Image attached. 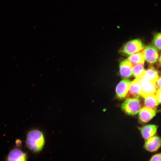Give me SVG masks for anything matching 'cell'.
I'll use <instances>...</instances> for the list:
<instances>
[{"label":"cell","mask_w":161,"mask_h":161,"mask_svg":"<svg viewBox=\"0 0 161 161\" xmlns=\"http://www.w3.org/2000/svg\"><path fill=\"white\" fill-rule=\"evenodd\" d=\"M45 140L42 133L38 130L30 131L27 134L26 144L28 148L35 152L41 151L44 145Z\"/></svg>","instance_id":"cell-1"},{"label":"cell","mask_w":161,"mask_h":161,"mask_svg":"<svg viewBox=\"0 0 161 161\" xmlns=\"http://www.w3.org/2000/svg\"><path fill=\"white\" fill-rule=\"evenodd\" d=\"M141 107L140 99L139 97L128 98L121 105L122 109L126 114L131 115L137 114Z\"/></svg>","instance_id":"cell-2"},{"label":"cell","mask_w":161,"mask_h":161,"mask_svg":"<svg viewBox=\"0 0 161 161\" xmlns=\"http://www.w3.org/2000/svg\"><path fill=\"white\" fill-rule=\"evenodd\" d=\"M141 41L139 39H135L126 43L121 49L122 52L126 55H130L139 52L143 49Z\"/></svg>","instance_id":"cell-3"},{"label":"cell","mask_w":161,"mask_h":161,"mask_svg":"<svg viewBox=\"0 0 161 161\" xmlns=\"http://www.w3.org/2000/svg\"><path fill=\"white\" fill-rule=\"evenodd\" d=\"M142 89L140 95L144 98L152 94H156L157 88L155 82L148 81L143 76L140 78Z\"/></svg>","instance_id":"cell-4"},{"label":"cell","mask_w":161,"mask_h":161,"mask_svg":"<svg viewBox=\"0 0 161 161\" xmlns=\"http://www.w3.org/2000/svg\"><path fill=\"white\" fill-rule=\"evenodd\" d=\"M143 52L145 60L150 63H154L159 59L158 52L157 48L152 45L145 46Z\"/></svg>","instance_id":"cell-5"},{"label":"cell","mask_w":161,"mask_h":161,"mask_svg":"<svg viewBox=\"0 0 161 161\" xmlns=\"http://www.w3.org/2000/svg\"><path fill=\"white\" fill-rule=\"evenodd\" d=\"M131 81L127 79H124L121 80L117 85L116 92L117 96L120 99L126 97L129 89Z\"/></svg>","instance_id":"cell-6"},{"label":"cell","mask_w":161,"mask_h":161,"mask_svg":"<svg viewBox=\"0 0 161 161\" xmlns=\"http://www.w3.org/2000/svg\"><path fill=\"white\" fill-rule=\"evenodd\" d=\"M142 86L140 78H136L132 82L126 97L127 98L139 97L141 95Z\"/></svg>","instance_id":"cell-7"},{"label":"cell","mask_w":161,"mask_h":161,"mask_svg":"<svg viewBox=\"0 0 161 161\" xmlns=\"http://www.w3.org/2000/svg\"><path fill=\"white\" fill-rule=\"evenodd\" d=\"M119 67L120 74L122 77L129 78L133 75L132 64L127 59L121 61Z\"/></svg>","instance_id":"cell-8"},{"label":"cell","mask_w":161,"mask_h":161,"mask_svg":"<svg viewBox=\"0 0 161 161\" xmlns=\"http://www.w3.org/2000/svg\"><path fill=\"white\" fill-rule=\"evenodd\" d=\"M161 146V139L155 136L146 140L144 144L145 148L148 151L154 152L157 151Z\"/></svg>","instance_id":"cell-9"},{"label":"cell","mask_w":161,"mask_h":161,"mask_svg":"<svg viewBox=\"0 0 161 161\" xmlns=\"http://www.w3.org/2000/svg\"><path fill=\"white\" fill-rule=\"evenodd\" d=\"M157 111L144 107L139 112V119L142 123H145L151 120L156 115Z\"/></svg>","instance_id":"cell-10"},{"label":"cell","mask_w":161,"mask_h":161,"mask_svg":"<svg viewBox=\"0 0 161 161\" xmlns=\"http://www.w3.org/2000/svg\"><path fill=\"white\" fill-rule=\"evenodd\" d=\"M27 154L20 149L15 148L12 150L7 156V161H23L27 160Z\"/></svg>","instance_id":"cell-11"},{"label":"cell","mask_w":161,"mask_h":161,"mask_svg":"<svg viewBox=\"0 0 161 161\" xmlns=\"http://www.w3.org/2000/svg\"><path fill=\"white\" fill-rule=\"evenodd\" d=\"M158 126L154 125H148L141 128L142 135L145 139L147 140L153 136L156 133Z\"/></svg>","instance_id":"cell-12"},{"label":"cell","mask_w":161,"mask_h":161,"mask_svg":"<svg viewBox=\"0 0 161 161\" xmlns=\"http://www.w3.org/2000/svg\"><path fill=\"white\" fill-rule=\"evenodd\" d=\"M143 77L146 80L155 83L159 76L157 70L153 66H151L145 70Z\"/></svg>","instance_id":"cell-13"},{"label":"cell","mask_w":161,"mask_h":161,"mask_svg":"<svg viewBox=\"0 0 161 161\" xmlns=\"http://www.w3.org/2000/svg\"><path fill=\"white\" fill-rule=\"evenodd\" d=\"M144 98V104L147 108L154 109L159 103L156 94L150 95Z\"/></svg>","instance_id":"cell-14"},{"label":"cell","mask_w":161,"mask_h":161,"mask_svg":"<svg viewBox=\"0 0 161 161\" xmlns=\"http://www.w3.org/2000/svg\"><path fill=\"white\" fill-rule=\"evenodd\" d=\"M143 49L139 52L130 55L128 57L127 59L132 64H144L145 59L143 53Z\"/></svg>","instance_id":"cell-15"},{"label":"cell","mask_w":161,"mask_h":161,"mask_svg":"<svg viewBox=\"0 0 161 161\" xmlns=\"http://www.w3.org/2000/svg\"><path fill=\"white\" fill-rule=\"evenodd\" d=\"M143 64H132L133 74L136 78H140L144 76L145 70Z\"/></svg>","instance_id":"cell-16"},{"label":"cell","mask_w":161,"mask_h":161,"mask_svg":"<svg viewBox=\"0 0 161 161\" xmlns=\"http://www.w3.org/2000/svg\"><path fill=\"white\" fill-rule=\"evenodd\" d=\"M153 43L157 48L161 50V32L158 33L155 35L153 39Z\"/></svg>","instance_id":"cell-17"},{"label":"cell","mask_w":161,"mask_h":161,"mask_svg":"<svg viewBox=\"0 0 161 161\" xmlns=\"http://www.w3.org/2000/svg\"><path fill=\"white\" fill-rule=\"evenodd\" d=\"M151 161H161V154H156L151 158Z\"/></svg>","instance_id":"cell-18"},{"label":"cell","mask_w":161,"mask_h":161,"mask_svg":"<svg viewBox=\"0 0 161 161\" xmlns=\"http://www.w3.org/2000/svg\"><path fill=\"white\" fill-rule=\"evenodd\" d=\"M156 95L159 102L161 103V89H157Z\"/></svg>","instance_id":"cell-19"},{"label":"cell","mask_w":161,"mask_h":161,"mask_svg":"<svg viewBox=\"0 0 161 161\" xmlns=\"http://www.w3.org/2000/svg\"><path fill=\"white\" fill-rule=\"evenodd\" d=\"M155 83L157 89H161V76L158 77Z\"/></svg>","instance_id":"cell-20"},{"label":"cell","mask_w":161,"mask_h":161,"mask_svg":"<svg viewBox=\"0 0 161 161\" xmlns=\"http://www.w3.org/2000/svg\"><path fill=\"white\" fill-rule=\"evenodd\" d=\"M16 144L17 147H20L21 145L22 142L21 140L19 139L16 140Z\"/></svg>","instance_id":"cell-21"},{"label":"cell","mask_w":161,"mask_h":161,"mask_svg":"<svg viewBox=\"0 0 161 161\" xmlns=\"http://www.w3.org/2000/svg\"><path fill=\"white\" fill-rule=\"evenodd\" d=\"M159 62L160 64L161 65V55H160V57L159 58Z\"/></svg>","instance_id":"cell-22"}]
</instances>
